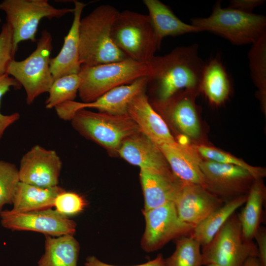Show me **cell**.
Returning a JSON list of instances; mask_svg holds the SVG:
<instances>
[{
  "label": "cell",
  "mask_w": 266,
  "mask_h": 266,
  "mask_svg": "<svg viewBox=\"0 0 266 266\" xmlns=\"http://www.w3.org/2000/svg\"><path fill=\"white\" fill-rule=\"evenodd\" d=\"M150 72L146 87L155 94V103L160 106L184 89H199L205 63L199 55L198 45L178 47L164 56H155L148 62Z\"/></svg>",
  "instance_id": "obj_1"
},
{
  "label": "cell",
  "mask_w": 266,
  "mask_h": 266,
  "mask_svg": "<svg viewBox=\"0 0 266 266\" xmlns=\"http://www.w3.org/2000/svg\"><path fill=\"white\" fill-rule=\"evenodd\" d=\"M119 13L114 6L103 4L81 18L79 34L81 65L94 66L129 59L111 36L112 27Z\"/></svg>",
  "instance_id": "obj_2"
},
{
  "label": "cell",
  "mask_w": 266,
  "mask_h": 266,
  "mask_svg": "<svg viewBox=\"0 0 266 266\" xmlns=\"http://www.w3.org/2000/svg\"><path fill=\"white\" fill-rule=\"evenodd\" d=\"M191 24L201 32H211L236 45L252 44L266 33L264 15L224 8L221 1L215 3L208 17L193 18Z\"/></svg>",
  "instance_id": "obj_3"
},
{
  "label": "cell",
  "mask_w": 266,
  "mask_h": 266,
  "mask_svg": "<svg viewBox=\"0 0 266 266\" xmlns=\"http://www.w3.org/2000/svg\"><path fill=\"white\" fill-rule=\"evenodd\" d=\"M150 72L148 63L130 59L94 66L81 65L78 93L82 102H92L115 88L148 76Z\"/></svg>",
  "instance_id": "obj_4"
},
{
  "label": "cell",
  "mask_w": 266,
  "mask_h": 266,
  "mask_svg": "<svg viewBox=\"0 0 266 266\" xmlns=\"http://www.w3.org/2000/svg\"><path fill=\"white\" fill-rule=\"evenodd\" d=\"M112 40L129 58L148 63L160 48L148 15L125 10L119 13L111 29Z\"/></svg>",
  "instance_id": "obj_5"
},
{
  "label": "cell",
  "mask_w": 266,
  "mask_h": 266,
  "mask_svg": "<svg viewBox=\"0 0 266 266\" xmlns=\"http://www.w3.org/2000/svg\"><path fill=\"white\" fill-rule=\"evenodd\" d=\"M52 43L51 33L43 30L34 51L25 60H12L8 66L6 73L24 87L29 105L41 94L48 92L54 82L50 69Z\"/></svg>",
  "instance_id": "obj_6"
},
{
  "label": "cell",
  "mask_w": 266,
  "mask_h": 266,
  "mask_svg": "<svg viewBox=\"0 0 266 266\" xmlns=\"http://www.w3.org/2000/svg\"><path fill=\"white\" fill-rule=\"evenodd\" d=\"M202 266H243L250 257H257L256 244L243 237L238 214L234 213L211 241L201 247Z\"/></svg>",
  "instance_id": "obj_7"
},
{
  "label": "cell",
  "mask_w": 266,
  "mask_h": 266,
  "mask_svg": "<svg viewBox=\"0 0 266 266\" xmlns=\"http://www.w3.org/2000/svg\"><path fill=\"white\" fill-rule=\"evenodd\" d=\"M70 121L80 133L117 152L126 138L140 133L137 125L128 115H113L82 109L75 113Z\"/></svg>",
  "instance_id": "obj_8"
},
{
  "label": "cell",
  "mask_w": 266,
  "mask_h": 266,
  "mask_svg": "<svg viewBox=\"0 0 266 266\" xmlns=\"http://www.w3.org/2000/svg\"><path fill=\"white\" fill-rule=\"evenodd\" d=\"M0 10L6 15V23L13 32V44L16 53L19 43L25 40L36 41L39 23L43 18H60L73 8H57L47 0H4L0 3Z\"/></svg>",
  "instance_id": "obj_9"
},
{
  "label": "cell",
  "mask_w": 266,
  "mask_h": 266,
  "mask_svg": "<svg viewBox=\"0 0 266 266\" xmlns=\"http://www.w3.org/2000/svg\"><path fill=\"white\" fill-rule=\"evenodd\" d=\"M143 213L146 226L141 246L147 252L162 248L172 239L190 235L194 228L180 220L173 201L143 210Z\"/></svg>",
  "instance_id": "obj_10"
},
{
  "label": "cell",
  "mask_w": 266,
  "mask_h": 266,
  "mask_svg": "<svg viewBox=\"0 0 266 266\" xmlns=\"http://www.w3.org/2000/svg\"><path fill=\"white\" fill-rule=\"evenodd\" d=\"M200 167L205 188L224 202L247 195L255 180L247 170L234 165L204 160Z\"/></svg>",
  "instance_id": "obj_11"
},
{
  "label": "cell",
  "mask_w": 266,
  "mask_h": 266,
  "mask_svg": "<svg viewBox=\"0 0 266 266\" xmlns=\"http://www.w3.org/2000/svg\"><path fill=\"white\" fill-rule=\"evenodd\" d=\"M2 226L12 231H30L51 236L73 235L76 223L51 208L25 212L4 210L0 212Z\"/></svg>",
  "instance_id": "obj_12"
},
{
  "label": "cell",
  "mask_w": 266,
  "mask_h": 266,
  "mask_svg": "<svg viewBox=\"0 0 266 266\" xmlns=\"http://www.w3.org/2000/svg\"><path fill=\"white\" fill-rule=\"evenodd\" d=\"M147 76L141 77L133 83L115 88L95 100L90 102L68 101L56 106L58 116L64 120H71L75 113L82 109L93 108L111 114L127 115L129 104L133 98L145 91Z\"/></svg>",
  "instance_id": "obj_13"
},
{
  "label": "cell",
  "mask_w": 266,
  "mask_h": 266,
  "mask_svg": "<svg viewBox=\"0 0 266 266\" xmlns=\"http://www.w3.org/2000/svg\"><path fill=\"white\" fill-rule=\"evenodd\" d=\"M62 163L57 153L36 145L22 158L19 181L42 187L58 186Z\"/></svg>",
  "instance_id": "obj_14"
},
{
  "label": "cell",
  "mask_w": 266,
  "mask_h": 266,
  "mask_svg": "<svg viewBox=\"0 0 266 266\" xmlns=\"http://www.w3.org/2000/svg\"><path fill=\"white\" fill-rule=\"evenodd\" d=\"M224 202L204 187L183 183L174 201L177 214L183 223L195 228Z\"/></svg>",
  "instance_id": "obj_15"
},
{
  "label": "cell",
  "mask_w": 266,
  "mask_h": 266,
  "mask_svg": "<svg viewBox=\"0 0 266 266\" xmlns=\"http://www.w3.org/2000/svg\"><path fill=\"white\" fill-rule=\"evenodd\" d=\"M127 115L137 125L140 133L158 146L176 141L166 124L151 105L145 91L131 101Z\"/></svg>",
  "instance_id": "obj_16"
},
{
  "label": "cell",
  "mask_w": 266,
  "mask_h": 266,
  "mask_svg": "<svg viewBox=\"0 0 266 266\" xmlns=\"http://www.w3.org/2000/svg\"><path fill=\"white\" fill-rule=\"evenodd\" d=\"M140 179L144 199L143 211L174 202L183 183L170 168L140 169Z\"/></svg>",
  "instance_id": "obj_17"
},
{
  "label": "cell",
  "mask_w": 266,
  "mask_h": 266,
  "mask_svg": "<svg viewBox=\"0 0 266 266\" xmlns=\"http://www.w3.org/2000/svg\"><path fill=\"white\" fill-rule=\"evenodd\" d=\"M174 175L182 183L202 186L204 177L200 167L201 157L194 147L178 143L158 146Z\"/></svg>",
  "instance_id": "obj_18"
},
{
  "label": "cell",
  "mask_w": 266,
  "mask_h": 266,
  "mask_svg": "<svg viewBox=\"0 0 266 266\" xmlns=\"http://www.w3.org/2000/svg\"><path fill=\"white\" fill-rule=\"evenodd\" d=\"M73 2V19L71 27L64 38L59 53L50 60V69L54 81L67 75L78 74L80 70L79 26L85 4L77 0Z\"/></svg>",
  "instance_id": "obj_19"
},
{
  "label": "cell",
  "mask_w": 266,
  "mask_h": 266,
  "mask_svg": "<svg viewBox=\"0 0 266 266\" xmlns=\"http://www.w3.org/2000/svg\"><path fill=\"white\" fill-rule=\"evenodd\" d=\"M117 152L125 160L140 169L170 168L159 147L141 133L126 138Z\"/></svg>",
  "instance_id": "obj_20"
},
{
  "label": "cell",
  "mask_w": 266,
  "mask_h": 266,
  "mask_svg": "<svg viewBox=\"0 0 266 266\" xmlns=\"http://www.w3.org/2000/svg\"><path fill=\"white\" fill-rule=\"evenodd\" d=\"M152 23L158 45L164 38L200 32V29L179 19L166 5L159 0H143Z\"/></svg>",
  "instance_id": "obj_21"
},
{
  "label": "cell",
  "mask_w": 266,
  "mask_h": 266,
  "mask_svg": "<svg viewBox=\"0 0 266 266\" xmlns=\"http://www.w3.org/2000/svg\"><path fill=\"white\" fill-rule=\"evenodd\" d=\"M65 191L57 186L42 187L19 181L15 190L12 200L14 212L41 210L54 206L56 197Z\"/></svg>",
  "instance_id": "obj_22"
},
{
  "label": "cell",
  "mask_w": 266,
  "mask_h": 266,
  "mask_svg": "<svg viewBox=\"0 0 266 266\" xmlns=\"http://www.w3.org/2000/svg\"><path fill=\"white\" fill-rule=\"evenodd\" d=\"M199 89L204 93L209 101L218 105L228 98L231 90L229 75L218 57L205 63L202 72Z\"/></svg>",
  "instance_id": "obj_23"
},
{
  "label": "cell",
  "mask_w": 266,
  "mask_h": 266,
  "mask_svg": "<svg viewBox=\"0 0 266 266\" xmlns=\"http://www.w3.org/2000/svg\"><path fill=\"white\" fill-rule=\"evenodd\" d=\"M194 93H185L173 96L162 106H167L173 123L183 134L192 138H197L200 134V127L197 110L192 98Z\"/></svg>",
  "instance_id": "obj_24"
},
{
  "label": "cell",
  "mask_w": 266,
  "mask_h": 266,
  "mask_svg": "<svg viewBox=\"0 0 266 266\" xmlns=\"http://www.w3.org/2000/svg\"><path fill=\"white\" fill-rule=\"evenodd\" d=\"M266 189L263 179H255L247 194L245 206L238 214L244 238L253 241L263 221Z\"/></svg>",
  "instance_id": "obj_25"
},
{
  "label": "cell",
  "mask_w": 266,
  "mask_h": 266,
  "mask_svg": "<svg viewBox=\"0 0 266 266\" xmlns=\"http://www.w3.org/2000/svg\"><path fill=\"white\" fill-rule=\"evenodd\" d=\"M79 245L73 235H45V251L37 266H77Z\"/></svg>",
  "instance_id": "obj_26"
},
{
  "label": "cell",
  "mask_w": 266,
  "mask_h": 266,
  "mask_svg": "<svg viewBox=\"0 0 266 266\" xmlns=\"http://www.w3.org/2000/svg\"><path fill=\"white\" fill-rule=\"evenodd\" d=\"M247 194L224 202L195 227L190 235L200 244L201 247L206 245L231 216L244 204Z\"/></svg>",
  "instance_id": "obj_27"
},
{
  "label": "cell",
  "mask_w": 266,
  "mask_h": 266,
  "mask_svg": "<svg viewBox=\"0 0 266 266\" xmlns=\"http://www.w3.org/2000/svg\"><path fill=\"white\" fill-rule=\"evenodd\" d=\"M251 77L258 89V97L266 109V33L252 44L248 53Z\"/></svg>",
  "instance_id": "obj_28"
},
{
  "label": "cell",
  "mask_w": 266,
  "mask_h": 266,
  "mask_svg": "<svg viewBox=\"0 0 266 266\" xmlns=\"http://www.w3.org/2000/svg\"><path fill=\"white\" fill-rule=\"evenodd\" d=\"M173 253L165 259L166 266H202L201 245L190 235L175 239Z\"/></svg>",
  "instance_id": "obj_29"
},
{
  "label": "cell",
  "mask_w": 266,
  "mask_h": 266,
  "mask_svg": "<svg viewBox=\"0 0 266 266\" xmlns=\"http://www.w3.org/2000/svg\"><path fill=\"white\" fill-rule=\"evenodd\" d=\"M81 79L78 74L64 76L54 81L45 101V107L51 109L68 101H73L78 92Z\"/></svg>",
  "instance_id": "obj_30"
},
{
  "label": "cell",
  "mask_w": 266,
  "mask_h": 266,
  "mask_svg": "<svg viewBox=\"0 0 266 266\" xmlns=\"http://www.w3.org/2000/svg\"><path fill=\"white\" fill-rule=\"evenodd\" d=\"M194 148L204 160L242 167L249 172L255 179H263L266 176V171L264 168L252 166L228 153L205 145H197Z\"/></svg>",
  "instance_id": "obj_31"
},
{
  "label": "cell",
  "mask_w": 266,
  "mask_h": 266,
  "mask_svg": "<svg viewBox=\"0 0 266 266\" xmlns=\"http://www.w3.org/2000/svg\"><path fill=\"white\" fill-rule=\"evenodd\" d=\"M19 182L18 169L13 164L0 160V212L3 206L12 204L15 190Z\"/></svg>",
  "instance_id": "obj_32"
},
{
  "label": "cell",
  "mask_w": 266,
  "mask_h": 266,
  "mask_svg": "<svg viewBox=\"0 0 266 266\" xmlns=\"http://www.w3.org/2000/svg\"><path fill=\"white\" fill-rule=\"evenodd\" d=\"M86 204L85 200L81 196L65 191L56 197L54 206L58 212L67 217L81 212Z\"/></svg>",
  "instance_id": "obj_33"
},
{
  "label": "cell",
  "mask_w": 266,
  "mask_h": 266,
  "mask_svg": "<svg viewBox=\"0 0 266 266\" xmlns=\"http://www.w3.org/2000/svg\"><path fill=\"white\" fill-rule=\"evenodd\" d=\"M15 53L13 44V32L6 23L3 24L0 33V75L6 73L10 62L14 59Z\"/></svg>",
  "instance_id": "obj_34"
},
{
  "label": "cell",
  "mask_w": 266,
  "mask_h": 266,
  "mask_svg": "<svg viewBox=\"0 0 266 266\" xmlns=\"http://www.w3.org/2000/svg\"><path fill=\"white\" fill-rule=\"evenodd\" d=\"M21 85L7 73L0 75V105L2 96L8 91L10 88H19ZM20 114L14 113L10 115H3L0 112V139L2 137L6 129L18 120Z\"/></svg>",
  "instance_id": "obj_35"
},
{
  "label": "cell",
  "mask_w": 266,
  "mask_h": 266,
  "mask_svg": "<svg viewBox=\"0 0 266 266\" xmlns=\"http://www.w3.org/2000/svg\"><path fill=\"white\" fill-rule=\"evenodd\" d=\"M84 266H119L112 265L105 263L99 260L95 256H88L84 264ZM131 266H166L165 263V259L162 254H159L153 260L148 261L145 263Z\"/></svg>",
  "instance_id": "obj_36"
},
{
  "label": "cell",
  "mask_w": 266,
  "mask_h": 266,
  "mask_svg": "<svg viewBox=\"0 0 266 266\" xmlns=\"http://www.w3.org/2000/svg\"><path fill=\"white\" fill-rule=\"evenodd\" d=\"M256 240L257 258L262 266H266V229L261 226L254 236Z\"/></svg>",
  "instance_id": "obj_37"
},
{
  "label": "cell",
  "mask_w": 266,
  "mask_h": 266,
  "mask_svg": "<svg viewBox=\"0 0 266 266\" xmlns=\"http://www.w3.org/2000/svg\"><path fill=\"white\" fill-rule=\"evenodd\" d=\"M264 2V0H232L227 8L244 13H253L254 8Z\"/></svg>",
  "instance_id": "obj_38"
},
{
  "label": "cell",
  "mask_w": 266,
  "mask_h": 266,
  "mask_svg": "<svg viewBox=\"0 0 266 266\" xmlns=\"http://www.w3.org/2000/svg\"><path fill=\"white\" fill-rule=\"evenodd\" d=\"M243 266H262V265L257 257H252L246 260Z\"/></svg>",
  "instance_id": "obj_39"
},
{
  "label": "cell",
  "mask_w": 266,
  "mask_h": 266,
  "mask_svg": "<svg viewBox=\"0 0 266 266\" xmlns=\"http://www.w3.org/2000/svg\"><path fill=\"white\" fill-rule=\"evenodd\" d=\"M207 266H219L216 265H214V264H210V265H207Z\"/></svg>",
  "instance_id": "obj_40"
}]
</instances>
